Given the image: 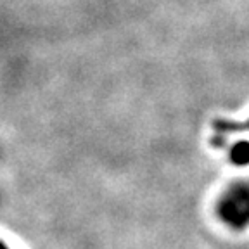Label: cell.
<instances>
[{"label":"cell","instance_id":"cell-1","mask_svg":"<svg viewBox=\"0 0 249 249\" xmlns=\"http://www.w3.org/2000/svg\"><path fill=\"white\" fill-rule=\"evenodd\" d=\"M214 128L218 130L220 135H225L229 132H242V130H249V120L244 123H229V121H216ZM218 135V137H220Z\"/></svg>","mask_w":249,"mask_h":249}]
</instances>
